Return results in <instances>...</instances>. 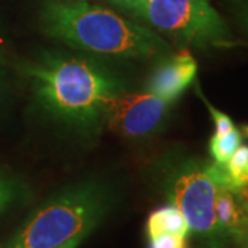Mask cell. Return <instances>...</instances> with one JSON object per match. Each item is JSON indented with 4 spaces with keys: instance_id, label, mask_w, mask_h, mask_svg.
I'll return each instance as SVG.
<instances>
[{
    "instance_id": "1",
    "label": "cell",
    "mask_w": 248,
    "mask_h": 248,
    "mask_svg": "<svg viewBox=\"0 0 248 248\" xmlns=\"http://www.w3.org/2000/svg\"><path fill=\"white\" fill-rule=\"evenodd\" d=\"M37 109L55 124L93 135L105 125L112 101L125 80L86 54L45 50L22 68Z\"/></svg>"
},
{
    "instance_id": "2",
    "label": "cell",
    "mask_w": 248,
    "mask_h": 248,
    "mask_svg": "<svg viewBox=\"0 0 248 248\" xmlns=\"http://www.w3.org/2000/svg\"><path fill=\"white\" fill-rule=\"evenodd\" d=\"M46 36L81 53L133 61H159L174 50L153 29L87 0H46Z\"/></svg>"
},
{
    "instance_id": "3",
    "label": "cell",
    "mask_w": 248,
    "mask_h": 248,
    "mask_svg": "<svg viewBox=\"0 0 248 248\" xmlns=\"http://www.w3.org/2000/svg\"><path fill=\"white\" fill-rule=\"evenodd\" d=\"M115 203L113 187L98 178L63 186L28 215L7 248H58L73 239H86Z\"/></svg>"
},
{
    "instance_id": "4",
    "label": "cell",
    "mask_w": 248,
    "mask_h": 248,
    "mask_svg": "<svg viewBox=\"0 0 248 248\" xmlns=\"http://www.w3.org/2000/svg\"><path fill=\"white\" fill-rule=\"evenodd\" d=\"M138 22L184 47L225 48L236 45L210 0H128L115 3Z\"/></svg>"
},
{
    "instance_id": "5",
    "label": "cell",
    "mask_w": 248,
    "mask_h": 248,
    "mask_svg": "<svg viewBox=\"0 0 248 248\" xmlns=\"http://www.w3.org/2000/svg\"><path fill=\"white\" fill-rule=\"evenodd\" d=\"M161 189L170 204L185 215L190 232L213 248L225 241L215 218L218 185L210 163L196 157L170 155L159 164Z\"/></svg>"
},
{
    "instance_id": "6",
    "label": "cell",
    "mask_w": 248,
    "mask_h": 248,
    "mask_svg": "<svg viewBox=\"0 0 248 248\" xmlns=\"http://www.w3.org/2000/svg\"><path fill=\"white\" fill-rule=\"evenodd\" d=\"M172 105L146 90L124 91L109 105L105 125L125 138H148L167 123Z\"/></svg>"
},
{
    "instance_id": "7",
    "label": "cell",
    "mask_w": 248,
    "mask_h": 248,
    "mask_svg": "<svg viewBox=\"0 0 248 248\" xmlns=\"http://www.w3.org/2000/svg\"><path fill=\"white\" fill-rule=\"evenodd\" d=\"M197 75V62L186 48L169 54L159 61L146 78L145 90L157 97L177 102L195 81Z\"/></svg>"
},
{
    "instance_id": "8",
    "label": "cell",
    "mask_w": 248,
    "mask_h": 248,
    "mask_svg": "<svg viewBox=\"0 0 248 248\" xmlns=\"http://www.w3.org/2000/svg\"><path fill=\"white\" fill-rule=\"evenodd\" d=\"M215 218L218 228L225 239L233 237L240 228L247 223L234 189L218 186L215 199Z\"/></svg>"
},
{
    "instance_id": "9",
    "label": "cell",
    "mask_w": 248,
    "mask_h": 248,
    "mask_svg": "<svg viewBox=\"0 0 248 248\" xmlns=\"http://www.w3.org/2000/svg\"><path fill=\"white\" fill-rule=\"evenodd\" d=\"M189 232L190 229L185 215L172 204L157 208L149 215L146 221V234L149 240L159 237L161 234H178L187 237Z\"/></svg>"
},
{
    "instance_id": "10",
    "label": "cell",
    "mask_w": 248,
    "mask_h": 248,
    "mask_svg": "<svg viewBox=\"0 0 248 248\" xmlns=\"http://www.w3.org/2000/svg\"><path fill=\"white\" fill-rule=\"evenodd\" d=\"M27 185L14 175L0 171V215L27 199Z\"/></svg>"
},
{
    "instance_id": "11",
    "label": "cell",
    "mask_w": 248,
    "mask_h": 248,
    "mask_svg": "<svg viewBox=\"0 0 248 248\" xmlns=\"http://www.w3.org/2000/svg\"><path fill=\"white\" fill-rule=\"evenodd\" d=\"M241 138H243V134L236 127L223 135L214 134L210 140V145H208V151H210V155L214 161L219 163V164H225L231 159L234 151L241 145Z\"/></svg>"
},
{
    "instance_id": "12",
    "label": "cell",
    "mask_w": 248,
    "mask_h": 248,
    "mask_svg": "<svg viewBox=\"0 0 248 248\" xmlns=\"http://www.w3.org/2000/svg\"><path fill=\"white\" fill-rule=\"evenodd\" d=\"M197 93H199V95L200 98L203 99V102L205 104V107L208 108V110H210V115L213 117L214 124H215V135H223V134L229 133L231 130L234 128V123H233V120H232L229 116L226 115V113H223L221 112L219 109H217L215 107H213L208 101H207V98L204 97L203 94L200 93V90L197 89Z\"/></svg>"
},
{
    "instance_id": "13",
    "label": "cell",
    "mask_w": 248,
    "mask_h": 248,
    "mask_svg": "<svg viewBox=\"0 0 248 248\" xmlns=\"http://www.w3.org/2000/svg\"><path fill=\"white\" fill-rule=\"evenodd\" d=\"M232 17L248 40V0H228Z\"/></svg>"
},
{
    "instance_id": "14",
    "label": "cell",
    "mask_w": 248,
    "mask_h": 248,
    "mask_svg": "<svg viewBox=\"0 0 248 248\" xmlns=\"http://www.w3.org/2000/svg\"><path fill=\"white\" fill-rule=\"evenodd\" d=\"M148 248H187L186 237L178 234H161L149 240Z\"/></svg>"
},
{
    "instance_id": "15",
    "label": "cell",
    "mask_w": 248,
    "mask_h": 248,
    "mask_svg": "<svg viewBox=\"0 0 248 248\" xmlns=\"http://www.w3.org/2000/svg\"><path fill=\"white\" fill-rule=\"evenodd\" d=\"M234 192H236L237 199H239L240 204H241L243 213L246 215V219L248 221V184L234 189Z\"/></svg>"
},
{
    "instance_id": "16",
    "label": "cell",
    "mask_w": 248,
    "mask_h": 248,
    "mask_svg": "<svg viewBox=\"0 0 248 248\" xmlns=\"http://www.w3.org/2000/svg\"><path fill=\"white\" fill-rule=\"evenodd\" d=\"M232 239H234V241L239 244L240 248H248V222L244 223L239 231L233 234Z\"/></svg>"
},
{
    "instance_id": "17",
    "label": "cell",
    "mask_w": 248,
    "mask_h": 248,
    "mask_svg": "<svg viewBox=\"0 0 248 248\" xmlns=\"http://www.w3.org/2000/svg\"><path fill=\"white\" fill-rule=\"evenodd\" d=\"M83 237H78V239H73L71 240V241H68V243H65L63 246H61V247L58 248H78L83 243Z\"/></svg>"
},
{
    "instance_id": "18",
    "label": "cell",
    "mask_w": 248,
    "mask_h": 248,
    "mask_svg": "<svg viewBox=\"0 0 248 248\" xmlns=\"http://www.w3.org/2000/svg\"><path fill=\"white\" fill-rule=\"evenodd\" d=\"M6 91V76H4V71L0 66V98L3 97V93Z\"/></svg>"
},
{
    "instance_id": "19",
    "label": "cell",
    "mask_w": 248,
    "mask_h": 248,
    "mask_svg": "<svg viewBox=\"0 0 248 248\" xmlns=\"http://www.w3.org/2000/svg\"><path fill=\"white\" fill-rule=\"evenodd\" d=\"M241 134L248 138V124H244V125L241 127Z\"/></svg>"
},
{
    "instance_id": "20",
    "label": "cell",
    "mask_w": 248,
    "mask_h": 248,
    "mask_svg": "<svg viewBox=\"0 0 248 248\" xmlns=\"http://www.w3.org/2000/svg\"><path fill=\"white\" fill-rule=\"evenodd\" d=\"M112 3H122V1H128V0H109Z\"/></svg>"
}]
</instances>
